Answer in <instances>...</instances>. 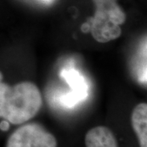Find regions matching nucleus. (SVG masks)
<instances>
[{"instance_id": "nucleus-1", "label": "nucleus", "mask_w": 147, "mask_h": 147, "mask_svg": "<svg viewBox=\"0 0 147 147\" xmlns=\"http://www.w3.org/2000/svg\"><path fill=\"white\" fill-rule=\"evenodd\" d=\"M41 92L35 84L24 81L11 86L0 79V118L19 125L33 119L42 106Z\"/></svg>"}, {"instance_id": "nucleus-2", "label": "nucleus", "mask_w": 147, "mask_h": 147, "mask_svg": "<svg viewBox=\"0 0 147 147\" xmlns=\"http://www.w3.org/2000/svg\"><path fill=\"white\" fill-rule=\"evenodd\" d=\"M96 10L91 21V34L96 41L105 43L122 34L121 26L126 21V13L118 0H92Z\"/></svg>"}, {"instance_id": "nucleus-3", "label": "nucleus", "mask_w": 147, "mask_h": 147, "mask_svg": "<svg viewBox=\"0 0 147 147\" xmlns=\"http://www.w3.org/2000/svg\"><path fill=\"white\" fill-rule=\"evenodd\" d=\"M6 147H57V141L42 125L30 123L11 134Z\"/></svg>"}, {"instance_id": "nucleus-4", "label": "nucleus", "mask_w": 147, "mask_h": 147, "mask_svg": "<svg viewBox=\"0 0 147 147\" xmlns=\"http://www.w3.org/2000/svg\"><path fill=\"white\" fill-rule=\"evenodd\" d=\"M62 76L66 79L71 88V92L65 95L61 100L64 104L71 107L85 99L87 96V86L84 78L74 69L64 71Z\"/></svg>"}, {"instance_id": "nucleus-5", "label": "nucleus", "mask_w": 147, "mask_h": 147, "mask_svg": "<svg viewBox=\"0 0 147 147\" xmlns=\"http://www.w3.org/2000/svg\"><path fill=\"white\" fill-rule=\"evenodd\" d=\"M86 147H119L114 132L105 126L91 128L85 135Z\"/></svg>"}, {"instance_id": "nucleus-6", "label": "nucleus", "mask_w": 147, "mask_h": 147, "mask_svg": "<svg viewBox=\"0 0 147 147\" xmlns=\"http://www.w3.org/2000/svg\"><path fill=\"white\" fill-rule=\"evenodd\" d=\"M132 128L138 139L140 147H147V104L142 102L132 110L131 115Z\"/></svg>"}, {"instance_id": "nucleus-7", "label": "nucleus", "mask_w": 147, "mask_h": 147, "mask_svg": "<svg viewBox=\"0 0 147 147\" xmlns=\"http://www.w3.org/2000/svg\"><path fill=\"white\" fill-rule=\"evenodd\" d=\"M140 54H137V59L136 61L138 79L142 83L146 84V38H145L144 42H142V47L140 49Z\"/></svg>"}]
</instances>
